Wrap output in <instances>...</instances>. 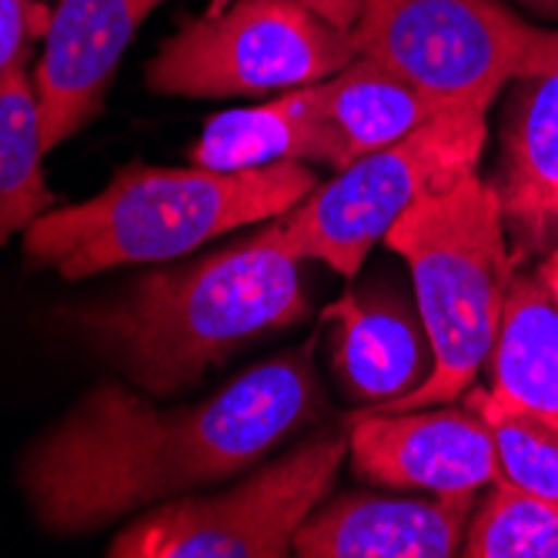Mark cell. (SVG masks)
<instances>
[{"mask_svg":"<svg viewBox=\"0 0 558 558\" xmlns=\"http://www.w3.org/2000/svg\"><path fill=\"white\" fill-rule=\"evenodd\" d=\"M158 4L165 0H58L34 77L44 150L97 114L124 47Z\"/></svg>","mask_w":558,"mask_h":558,"instance_id":"cell-10","label":"cell"},{"mask_svg":"<svg viewBox=\"0 0 558 558\" xmlns=\"http://www.w3.org/2000/svg\"><path fill=\"white\" fill-rule=\"evenodd\" d=\"M50 14L40 0H0V81L27 71L34 44L44 40Z\"/></svg>","mask_w":558,"mask_h":558,"instance_id":"cell-20","label":"cell"},{"mask_svg":"<svg viewBox=\"0 0 558 558\" xmlns=\"http://www.w3.org/2000/svg\"><path fill=\"white\" fill-rule=\"evenodd\" d=\"M308 315L301 258L268 221L215 255L155 271L128 294L77 308L74 328L137 388L174 395L194 388L211 365L262 335Z\"/></svg>","mask_w":558,"mask_h":558,"instance_id":"cell-2","label":"cell"},{"mask_svg":"<svg viewBox=\"0 0 558 558\" xmlns=\"http://www.w3.org/2000/svg\"><path fill=\"white\" fill-rule=\"evenodd\" d=\"M519 244L548 247L558 234V68L509 84L501 165L492 181Z\"/></svg>","mask_w":558,"mask_h":558,"instance_id":"cell-12","label":"cell"},{"mask_svg":"<svg viewBox=\"0 0 558 558\" xmlns=\"http://www.w3.org/2000/svg\"><path fill=\"white\" fill-rule=\"evenodd\" d=\"M348 428L325 432L262 465L234 488L150 505L108 548L114 558H281L328 498Z\"/></svg>","mask_w":558,"mask_h":558,"instance_id":"cell-8","label":"cell"},{"mask_svg":"<svg viewBox=\"0 0 558 558\" xmlns=\"http://www.w3.org/2000/svg\"><path fill=\"white\" fill-rule=\"evenodd\" d=\"M545 262H551V265H558V234H555V244L548 247V258Z\"/></svg>","mask_w":558,"mask_h":558,"instance_id":"cell-24","label":"cell"},{"mask_svg":"<svg viewBox=\"0 0 558 558\" xmlns=\"http://www.w3.org/2000/svg\"><path fill=\"white\" fill-rule=\"evenodd\" d=\"M469 404L492 428L501 478L558 505V432L501 409L485 391H472Z\"/></svg>","mask_w":558,"mask_h":558,"instance_id":"cell-19","label":"cell"},{"mask_svg":"<svg viewBox=\"0 0 558 558\" xmlns=\"http://www.w3.org/2000/svg\"><path fill=\"white\" fill-rule=\"evenodd\" d=\"M488 111H438L418 131L351 161L331 181L275 218L281 241L301 262H322L354 278L368 251L422 197L478 171Z\"/></svg>","mask_w":558,"mask_h":558,"instance_id":"cell-6","label":"cell"},{"mask_svg":"<svg viewBox=\"0 0 558 558\" xmlns=\"http://www.w3.org/2000/svg\"><path fill=\"white\" fill-rule=\"evenodd\" d=\"M351 37L441 111H488L512 81L558 68V27L501 0H365Z\"/></svg>","mask_w":558,"mask_h":558,"instance_id":"cell-5","label":"cell"},{"mask_svg":"<svg viewBox=\"0 0 558 558\" xmlns=\"http://www.w3.org/2000/svg\"><path fill=\"white\" fill-rule=\"evenodd\" d=\"M522 8L535 11L538 17H548V21H558V0H519Z\"/></svg>","mask_w":558,"mask_h":558,"instance_id":"cell-22","label":"cell"},{"mask_svg":"<svg viewBox=\"0 0 558 558\" xmlns=\"http://www.w3.org/2000/svg\"><path fill=\"white\" fill-rule=\"evenodd\" d=\"M281 161L344 168V150L328 124L318 87H294L255 108H234L211 118L191 144V165L215 171H251Z\"/></svg>","mask_w":558,"mask_h":558,"instance_id":"cell-14","label":"cell"},{"mask_svg":"<svg viewBox=\"0 0 558 558\" xmlns=\"http://www.w3.org/2000/svg\"><path fill=\"white\" fill-rule=\"evenodd\" d=\"M44 155L37 87L21 71L0 81V244L54 205L40 171Z\"/></svg>","mask_w":558,"mask_h":558,"instance_id":"cell-17","label":"cell"},{"mask_svg":"<svg viewBox=\"0 0 558 558\" xmlns=\"http://www.w3.org/2000/svg\"><path fill=\"white\" fill-rule=\"evenodd\" d=\"M359 58L351 31L301 0H221L147 64L168 97H262L318 84Z\"/></svg>","mask_w":558,"mask_h":558,"instance_id":"cell-7","label":"cell"},{"mask_svg":"<svg viewBox=\"0 0 558 558\" xmlns=\"http://www.w3.org/2000/svg\"><path fill=\"white\" fill-rule=\"evenodd\" d=\"M315 187L318 178L304 161L251 171L128 165L81 205L47 208L24 231V255L64 278L168 262L228 231L288 215Z\"/></svg>","mask_w":558,"mask_h":558,"instance_id":"cell-3","label":"cell"},{"mask_svg":"<svg viewBox=\"0 0 558 558\" xmlns=\"http://www.w3.org/2000/svg\"><path fill=\"white\" fill-rule=\"evenodd\" d=\"M385 244L404 258L418 298V315L432 344L425 381L365 412H409L448 404L472 388L488 365L509 281V225L492 181L465 174L428 197L385 234Z\"/></svg>","mask_w":558,"mask_h":558,"instance_id":"cell-4","label":"cell"},{"mask_svg":"<svg viewBox=\"0 0 558 558\" xmlns=\"http://www.w3.org/2000/svg\"><path fill=\"white\" fill-rule=\"evenodd\" d=\"M485 368L495 404L558 432V298L542 271L512 275Z\"/></svg>","mask_w":558,"mask_h":558,"instance_id":"cell-15","label":"cell"},{"mask_svg":"<svg viewBox=\"0 0 558 558\" xmlns=\"http://www.w3.org/2000/svg\"><path fill=\"white\" fill-rule=\"evenodd\" d=\"M341 385L362 404H385L415 391L432 368L422 315L395 294H344L325 312Z\"/></svg>","mask_w":558,"mask_h":558,"instance_id":"cell-13","label":"cell"},{"mask_svg":"<svg viewBox=\"0 0 558 558\" xmlns=\"http://www.w3.org/2000/svg\"><path fill=\"white\" fill-rule=\"evenodd\" d=\"M469 558H558V505L512 482H492L469 522Z\"/></svg>","mask_w":558,"mask_h":558,"instance_id":"cell-18","label":"cell"},{"mask_svg":"<svg viewBox=\"0 0 558 558\" xmlns=\"http://www.w3.org/2000/svg\"><path fill=\"white\" fill-rule=\"evenodd\" d=\"M348 454L359 478L398 492L465 495L501 478L488 422L465 401L454 409L359 412L348 425Z\"/></svg>","mask_w":558,"mask_h":558,"instance_id":"cell-9","label":"cell"},{"mask_svg":"<svg viewBox=\"0 0 558 558\" xmlns=\"http://www.w3.org/2000/svg\"><path fill=\"white\" fill-rule=\"evenodd\" d=\"M542 278L548 281V288L555 291V298H558V265H551V262H542Z\"/></svg>","mask_w":558,"mask_h":558,"instance_id":"cell-23","label":"cell"},{"mask_svg":"<svg viewBox=\"0 0 558 558\" xmlns=\"http://www.w3.org/2000/svg\"><path fill=\"white\" fill-rule=\"evenodd\" d=\"M482 492L375 495L322 501L294 535L301 558H451L462 555Z\"/></svg>","mask_w":558,"mask_h":558,"instance_id":"cell-11","label":"cell"},{"mask_svg":"<svg viewBox=\"0 0 558 558\" xmlns=\"http://www.w3.org/2000/svg\"><path fill=\"white\" fill-rule=\"evenodd\" d=\"M322 409L315 341L181 409H155L131 388L97 385L27 451L21 485L47 532H94L258 465Z\"/></svg>","mask_w":558,"mask_h":558,"instance_id":"cell-1","label":"cell"},{"mask_svg":"<svg viewBox=\"0 0 558 558\" xmlns=\"http://www.w3.org/2000/svg\"><path fill=\"white\" fill-rule=\"evenodd\" d=\"M315 87L318 105L341 141L344 168L378 147L409 137L441 111L415 84L365 54Z\"/></svg>","mask_w":558,"mask_h":558,"instance_id":"cell-16","label":"cell"},{"mask_svg":"<svg viewBox=\"0 0 558 558\" xmlns=\"http://www.w3.org/2000/svg\"><path fill=\"white\" fill-rule=\"evenodd\" d=\"M301 4H304V8H312L315 14H322L325 21H331L335 27L351 31L354 21L362 17L365 0H301Z\"/></svg>","mask_w":558,"mask_h":558,"instance_id":"cell-21","label":"cell"}]
</instances>
